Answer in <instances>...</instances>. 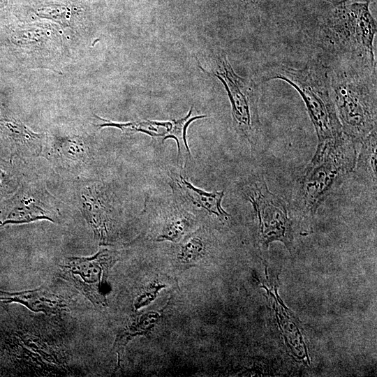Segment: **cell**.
<instances>
[{
    "instance_id": "cell-1",
    "label": "cell",
    "mask_w": 377,
    "mask_h": 377,
    "mask_svg": "<svg viewBox=\"0 0 377 377\" xmlns=\"http://www.w3.org/2000/svg\"><path fill=\"white\" fill-rule=\"evenodd\" d=\"M376 22L369 1L343 0L314 27L306 30L318 59L327 65L340 64L376 68L374 41Z\"/></svg>"
},
{
    "instance_id": "cell-2",
    "label": "cell",
    "mask_w": 377,
    "mask_h": 377,
    "mask_svg": "<svg viewBox=\"0 0 377 377\" xmlns=\"http://www.w3.org/2000/svg\"><path fill=\"white\" fill-rule=\"evenodd\" d=\"M330 94L343 133L363 140L376 129V68L327 65Z\"/></svg>"
},
{
    "instance_id": "cell-3",
    "label": "cell",
    "mask_w": 377,
    "mask_h": 377,
    "mask_svg": "<svg viewBox=\"0 0 377 377\" xmlns=\"http://www.w3.org/2000/svg\"><path fill=\"white\" fill-rule=\"evenodd\" d=\"M281 80L302 96L314 126L318 145L335 142L343 136L341 125L331 97L328 67L316 59L301 68L285 64L267 70L263 80Z\"/></svg>"
},
{
    "instance_id": "cell-4",
    "label": "cell",
    "mask_w": 377,
    "mask_h": 377,
    "mask_svg": "<svg viewBox=\"0 0 377 377\" xmlns=\"http://www.w3.org/2000/svg\"><path fill=\"white\" fill-rule=\"evenodd\" d=\"M352 144L344 134L336 142L318 145L301 183L300 198L303 207L309 210L318 207L337 181L352 169L355 163Z\"/></svg>"
},
{
    "instance_id": "cell-5",
    "label": "cell",
    "mask_w": 377,
    "mask_h": 377,
    "mask_svg": "<svg viewBox=\"0 0 377 377\" xmlns=\"http://www.w3.org/2000/svg\"><path fill=\"white\" fill-rule=\"evenodd\" d=\"M119 260V251L105 248L91 257H68L59 265L61 276L102 309L108 304L105 290L110 271Z\"/></svg>"
},
{
    "instance_id": "cell-6",
    "label": "cell",
    "mask_w": 377,
    "mask_h": 377,
    "mask_svg": "<svg viewBox=\"0 0 377 377\" xmlns=\"http://www.w3.org/2000/svg\"><path fill=\"white\" fill-rule=\"evenodd\" d=\"M218 77L228 91L236 131L249 142L253 144L259 130L258 96L254 84L235 74L226 55L219 57Z\"/></svg>"
},
{
    "instance_id": "cell-7",
    "label": "cell",
    "mask_w": 377,
    "mask_h": 377,
    "mask_svg": "<svg viewBox=\"0 0 377 377\" xmlns=\"http://www.w3.org/2000/svg\"><path fill=\"white\" fill-rule=\"evenodd\" d=\"M242 193L252 204L259 220L260 236L268 244L279 240L288 245L290 226L284 202L267 188L262 176L243 186Z\"/></svg>"
},
{
    "instance_id": "cell-8",
    "label": "cell",
    "mask_w": 377,
    "mask_h": 377,
    "mask_svg": "<svg viewBox=\"0 0 377 377\" xmlns=\"http://www.w3.org/2000/svg\"><path fill=\"white\" fill-rule=\"evenodd\" d=\"M46 193L22 188L0 207V227L8 223H29L46 219L57 222L51 200Z\"/></svg>"
},
{
    "instance_id": "cell-9",
    "label": "cell",
    "mask_w": 377,
    "mask_h": 377,
    "mask_svg": "<svg viewBox=\"0 0 377 377\" xmlns=\"http://www.w3.org/2000/svg\"><path fill=\"white\" fill-rule=\"evenodd\" d=\"M82 212L100 244H106L112 236V207L108 196L96 185L81 191Z\"/></svg>"
},
{
    "instance_id": "cell-10",
    "label": "cell",
    "mask_w": 377,
    "mask_h": 377,
    "mask_svg": "<svg viewBox=\"0 0 377 377\" xmlns=\"http://www.w3.org/2000/svg\"><path fill=\"white\" fill-rule=\"evenodd\" d=\"M170 302L163 309L148 311L130 316L119 329L113 348L118 355V366L121 361L126 345L137 336H149L161 320L164 310Z\"/></svg>"
},
{
    "instance_id": "cell-11",
    "label": "cell",
    "mask_w": 377,
    "mask_h": 377,
    "mask_svg": "<svg viewBox=\"0 0 377 377\" xmlns=\"http://www.w3.org/2000/svg\"><path fill=\"white\" fill-rule=\"evenodd\" d=\"M172 187L181 194L182 198L199 208L206 210L209 214L216 216L219 219H227L229 214L221 207L224 191L207 192L196 188L180 174L172 173Z\"/></svg>"
},
{
    "instance_id": "cell-12",
    "label": "cell",
    "mask_w": 377,
    "mask_h": 377,
    "mask_svg": "<svg viewBox=\"0 0 377 377\" xmlns=\"http://www.w3.org/2000/svg\"><path fill=\"white\" fill-rule=\"evenodd\" d=\"M18 302L35 312L54 314L64 309L66 305L57 295L47 288L17 293L0 292V302Z\"/></svg>"
},
{
    "instance_id": "cell-13",
    "label": "cell",
    "mask_w": 377,
    "mask_h": 377,
    "mask_svg": "<svg viewBox=\"0 0 377 377\" xmlns=\"http://www.w3.org/2000/svg\"><path fill=\"white\" fill-rule=\"evenodd\" d=\"M0 129L25 156H37L42 152L45 133H36L20 121L9 118H0Z\"/></svg>"
},
{
    "instance_id": "cell-14",
    "label": "cell",
    "mask_w": 377,
    "mask_h": 377,
    "mask_svg": "<svg viewBox=\"0 0 377 377\" xmlns=\"http://www.w3.org/2000/svg\"><path fill=\"white\" fill-rule=\"evenodd\" d=\"M192 224V219L188 213L177 206L173 207L166 214L156 240L177 242L188 232Z\"/></svg>"
},
{
    "instance_id": "cell-15",
    "label": "cell",
    "mask_w": 377,
    "mask_h": 377,
    "mask_svg": "<svg viewBox=\"0 0 377 377\" xmlns=\"http://www.w3.org/2000/svg\"><path fill=\"white\" fill-rule=\"evenodd\" d=\"M96 117L102 121L101 124L97 125L99 128L115 127L119 128L126 135L141 132L150 135L152 138H160L162 142L164 141V138L171 126V121L160 122L146 120L117 123L96 115Z\"/></svg>"
},
{
    "instance_id": "cell-16",
    "label": "cell",
    "mask_w": 377,
    "mask_h": 377,
    "mask_svg": "<svg viewBox=\"0 0 377 377\" xmlns=\"http://www.w3.org/2000/svg\"><path fill=\"white\" fill-rule=\"evenodd\" d=\"M193 108L184 117L178 120H172L169 131L167 133L164 140L168 138L175 139L177 145V156L179 163L186 166L191 160V154L186 139V131L188 124L195 119L206 117V115L193 116Z\"/></svg>"
},
{
    "instance_id": "cell-17",
    "label": "cell",
    "mask_w": 377,
    "mask_h": 377,
    "mask_svg": "<svg viewBox=\"0 0 377 377\" xmlns=\"http://www.w3.org/2000/svg\"><path fill=\"white\" fill-rule=\"evenodd\" d=\"M82 140L78 137L64 138L58 140L54 148L55 156L69 165H77L87 158V150Z\"/></svg>"
},
{
    "instance_id": "cell-18",
    "label": "cell",
    "mask_w": 377,
    "mask_h": 377,
    "mask_svg": "<svg viewBox=\"0 0 377 377\" xmlns=\"http://www.w3.org/2000/svg\"><path fill=\"white\" fill-rule=\"evenodd\" d=\"M206 244L202 235L198 232L191 234L179 244L177 260L182 265H192L203 257Z\"/></svg>"
},
{
    "instance_id": "cell-19",
    "label": "cell",
    "mask_w": 377,
    "mask_h": 377,
    "mask_svg": "<svg viewBox=\"0 0 377 377\" xmlns=\"http://www.w3.org/2000/svg\"><path fill=\"white\" fill-rule=\"evenodd\" d=\"M165 286V284L156 281L149 283L136 297L134 302L135 308L137 309L150 303L156 298L158 291L164 288Z\"/></svg>"
},
{
    "instance_id": "cell-20",
    "label": "cell",
    "mask_w": 377,
    "mask_h": 377,
    "mask_svg": "<svg viewBox=\"0 0 377 377\" xmlns=\"http://www.w3.org/2000/svg\"><path fill=\"white\" fill-rule=\"evenodd\" d=\"M9 182V175L7 172H5V171H3L0 168V192H2V191L7 189V186Z\"/></svg>"
},
{
    "instance_id": "cell-21",
    "label": "cell",
    "mask_w": 377,
    "mask_h": 377,
    "mask_svg": "<svg viewBox=\"0 0 377 377\" xmlns=\"http://www.w3.org/2000/svg\"><path fill=\"white\" fill-rule=\"evenodd\" d=\"M242 3L246 5L257 6L262 3L264 0H240Z\"/></svg>"
},
{
    "instance_id": "cell-22",
    "label": "cell",
    "mask_w": 377,
    "mask_h": 377,
    "mask_svg": "<svg viewBox=\"0 0 377 377\" xmlns=\"http://www.w3.org/2000/svg\"><path fill=\"white\" fill-rule=\"evenodd\" d=\"M363 1H369V0H363Z\"/></svg>"
}]
</instances>
